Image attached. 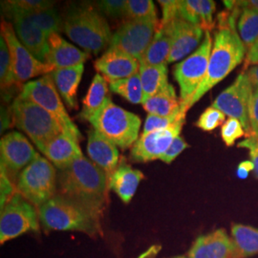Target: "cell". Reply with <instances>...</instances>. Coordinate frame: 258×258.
Wrapping results in <instances>:
<instances>
[{"label":"cell","instance_id":"4316f807","mask_svg":"<svg viewBox=\"0 0 258 258\" xmlns=\"http://www.w3.org/2000/svg\"><path fill=\"white\" fill-rule=\"evenodd\" d=\"M231 240L233 245L232 258L250 257L258 253V229L234 224L231 227Z\"/></svg>","mask_w":258,"mask_h":258},{"label":"cell","instance_id":"8fae6325","mask_svg":"<svg viewBox=\"0 0 258 258\" xmlns=\"http://www.w3.org/2000/svg\"><path fill=\"white\" fill-rule=\"evenodd\" d=\"M1 35L4 37L9 47L12 68L18 84L25 83L40 75L51 74L55 70L52 65L37 60L23 46L17 37L14 28L6 21H2L1 23Z\"/></svg>","mask_w":258,"mask_h":258},{"label":"cell","instance_id":"1f68e13d","mask_svg":"<svg viewBox=\"0 0 258 258\" xmlns=\"http://www.w3.org/2000/svg\"><path fill=\"white\" fill-rule=\"evenodd\" d=\"M8 11H16V10H4ZM19 12V11H17ZM23 14L33 24H35L38 29H40L43 33H45L47 37L52 34H58L63 30V21L60 19L59 15L54 8L44 11H38L33 13H23Z\"/></svg>","mask_w":258,"mask_h":258},{"label":"cell","instance_id":"8992f818","mask_svg":"<svg viewBox=\"0 0 258 258\" xmlns=\"http://www.w3.org/2000/svg\"><path fill=\"white\" fill-rule=\"evenodd\" d=\"M12 115L15 125L23 131L41 152L63 132L54 116L20 95L12 104Z\"/></svg>","mask_w":258,"mask_h":258},{"label":"cell","instance_id":"7bdbcfd3","mask_svg":"<svg viewBox=\"0 0 258 258\" xmlns=\"http://www.w3.org/2000/svg\"><path fill=\"white\" fill-rule=\"evenodd\" d=\"M158 2L160 3L163 11V18L159 23V26H166L178 18L179 0H159Z\"/></svg>","mask_w":258,"mask_h":258},{"label":"cell","instance_id":"b9f144b4","mask_svg":"<svg viewBox=\"0 0 258 258\" xmlns=\"http://www.w3.org/2000/svg\"><path fill=\"white\" fill-rule=\"evenodd\" d=\"M250 137L258 138V87L253 86L249 107Z\"/></svg>","mask_w":258,"mask_h":258},{"label":"cell","instance_id":"f546056e","mask_svg":"<svg viewBox=\"0 0 258 258\" xmlns=\"http://www.w3.org/2000/svg\"><path fill=\"white\" fill-rule=\"evenodd\" d=\"M107 93V82L104 80L102 75L96 74L85 98L83 99V109L80 114V117L83 120H89L102 108L105 100L108 97Z\"/></svg>","mask_w":258,"mask_h":258},{"label":"cell","instance_id":"d6986e66","mask_svg":"<svg viewBox=\"0 0 258 258\" xmlns=\"http://www.w3.org/2000/svg\"><path fill=\"white\" fill-rule=\"evenodd\" d=\"M87 153L93 163L104 171L107 182H109L111 176L120 164L118 148L97 130L92 129L88 135Z\"/></svg>","mask_w":258,"mask_h":258},{"label":"cell","instance_id":"e0dca14e","mask_svg":"<svg viewBox=\"0 0 258 258\" xmlns=\"http://www.w3.org/2000/svg\"><path fill=\"white\" fill-rule=\"evenodd\" d=\"M15 26V32L20 42L37 60L46 63L48 54V37L40 29L33 24L21 13L17 11L5 12Z\"/></svg>","mask_w":258,"mask_h":258},{"label":"cell","instance_id":"484cf974","mask_svg":"<svg viewBox=\"0 0 258 258\" xmlns=\"http://www.w3.org/2000/svg\"><path fill=\"white\" fill-rule=\"evenodd\" d=\"M172 45V35L168 25L158 26L146 53L139 60L140 65L167 64Z\"/></svg>","mask_w":258,"mask_h":258},{"label":"cell","instance_id":"5b68a950","mask_svg":"<svg viewBox=\"0 0 258 258\" xmlns=\"http://www.w3.org/2000/svg\"><path fill=\"white\" fill-rule=\"evenodd\" d=\"M88 121L93 128L123 150L132 148L137 142L142 124L139 116L116 105L110 97Z\"/></svg>","mask_w":258,"mask_h":258},{"label":"cell","instance_id":"ee69618b","mask_svg":"<svg viewBox=\"0 0 258 258\" xmlns=\"http://www.w3.org/2000/svg\"><path fill=\"white\" fill-rule=\"evenodd\" d=\"M187 148H189V146L184 142V139L181 136H178L165 152V154L160 158V160L169 165L175 160L179 154H181Z\"/></svg>","mask_w":258,"mask_h":258},{"label":"cell","instance_id":"277c9868","mask_svg":"<svg viewBox=\"0 0 258 258\" xmlns=\"http://www.w3.org/2000/svg\"><path fill=\"white\" fill-rule=\"evenodd\" d=\"M63 31L75 43L95 55L110 45L113 36L107 21L90 7L69 12L63 21Z\"/></svg>","mask_w":258,"mask_h":258},{"label":"cell","instance_id":"c3c4849f","mask_svg":"<svg viewBox=\"0 0 258 258\" xmlns=\"http://www.w3.org/2000/svg\"><path fill=\"white\" fill-rule=\"evenodd\" d=\"M246 73L248 75L252 86H257L258 87V65L250 66L248 68V71Z\"/></svg>","mask_w":258,"mask_h":258},{"label":"cell","instance_id":"e575fe53","mask_svg":"<svg viewBox=\"0 0 258 258\" xmlns=\"http://www.w3.org/2000/svg\"><path fill=\"white\" fill-rule=\"evenodd\" d=\"M0 83L2 89H7L14 84H18L12 68L9 47L2 35L0 37Z\"/></svg>","mask_w":258,"mask_h":258},{"label":"cell","instance_id":"d4e9b609","mask_svg":"<svg viewBox=\"0 0 258 258\" xmlns=\"http://www.w3.org/2000/svg\"><path fill=\"white\" fill-rule=\"evenodd\" d=\"M83 71L84 66L81 64L71 68L55 69L50 74L59 96L70 109H78L77 92L83 78Z\"/></svg>","mask_w":258,"mask_h":258},{"label":"cell","instance_id":"9c48e42d","mask_svg":"<svg viewBox=\"0 0 258 258\" xmlns=\"http://www.w3.org/2000/svg\"><path fill=\"white\" fill-rule=\"evenodd\" d=\"M19 95L24 99L37 103L54 116L63 131L70 133L79 141L83 139L81 131L76 126L65 109L51 75H45L38 80L25 83Z\"/></svg>","mask_w":258,"mask_h":258},{"label":"cell","instance_id":"ffe728a7","mask_svg":"<svg viewBox=\"0 0 258 258\" xmlns=\"http://www.w3.org/2000/svg\"><path fill=\"white\" fill-rule=\"evenodd\" d=\"M232 240L224 229L201 235L189 249L186 258H232Z\"/></svg>","mask_w":258,"mask_h":258},{"label":"cell","instance_id":"83f0119b","mask_svg":"<svg viewBox=\"0 0 258 258\" xmlns=\"http://www.w3.org/2000/svg\"><path fill=\"white\" fill-rule=\"evenodd\" d=\"M142 105L148 114L161 117L170 116L182 107L181 100L177 98L175 89L171 84L161 92L148 98Z\"/></svg>","mask_w":258,"mask_h":258},{"label":"cell","instance_id":"60d3db41","mask_svg":"<svg viewBox=\"0 0 258 258\" xmlns=\"http://www.w3.org/2000/svg\"><path fill=\"white\" fill-rule=\"evenodd\" d=\"M0 198H1V210L4 209V207L9 202L10 199L13 197V195L17 192L16 184H14L9 176L5 172V170L1 167V173H0Z\"/></svg>","mask_w":258,"mask_h":258},{"label":"cell","instance_id":"8d00e7d4","mask_svg":"<svg viewBox=\"0 0 258 258\" xmlns=\"http://www.w3.org/2000/svg\"><path fill=\"white\" fill-rule=\"evenodd\" d=\"M54 2L45 0H16L2 2L3 10H16L23 13H33L52 9Z\"/></svg>","mask_w":258,"mask_h":258},{"label":"cell","instance_id":"4dcf8cb0","mask_svg":"<svg viewBox=\"0 0 258 258\" xmlns=\"http://www.w3.org/2000/svg\"><path fill=\"white\" fill-rule=\"evenodd\" d=\"M231 4L239 8L237 32L247 50L258 39V10L249 6H238L234 1Z\"/></svg>","mask_w":258,"mask_h":258},{"label":"cell","instance_id":"bcb514c9","mask_svg":"<svg viewBox=\"0 0 258 258\" xmlns=\"http://www.w3.org/2000/svg\"><path fill=\"white\" fill-rule=\"evenodd\" d=\"M249 65H258V39L247 50L244 67L248 68Z\"/></svg>","mask_w":258,"mask_h":258},{"label":"cell","instance_id":"7c38bea8","mask_svg":"<svg viewBox=\"0 0 258 258\" xmlns=\"http://www.w3.org/2000/svg\"><path fill=\"white\" fill-rule=\"evenodd\" d=\"M159 21L128 20L113 34L109 49L121 51L140 60L159 26Z\"/></svg>","mask_w":258,"mask_h":258},{"label":"cell","instance_id":"d590c367","mask_svg":"<svg viewBox=\"0 0 258 258\" xmlns=\"http://www.w3.org/2000/svg\"><path fill=\"white\" fill-rule=\"evenodd\" d=\"M188 108L185 105L182 104V107L180 110L177 111L174 114L167 117H161V116L148 114L142 134H148L154 131L167 128L168 126L173 124L179 118H181L183 115L186 114Z\"/></svg>","mask_w":258,"mask_h":258},{"label":"cell","instance_id":"74e56055","mask_svg":"<svg viewBox=\"0 0 258 258\" xmlns=\"http://www.w3.org/2000/svg\"><path fill=\"white\" fill-rule=\"evenodd\" d=\"M226 115L222 111L210 106L204 111L195 125L204 131H212L226 121Z\"/></svg>","mask_w":258,"mask_h":258},{"label":"cell","instance_id":"f907efd6","mask_svg":"<svg viewBox=\"0 0 258 258\" xmlns=\"http://www.w3.org/2000/svg\"><path fill=\"white\" fill-rule=\"evenodd\" d=\"M157 252H158V248H157L156 246L155 247H152L151 249H148L147 252H145L143 255H141L139 258H150L152 257V256H154L155 254H156Z\"/></svg>","mask_w":258,"mask_h":258},{"label":"cell","instance_id":"9a60e30c","mask_svg":"<svg viewBox=\"0 0 258 258\" xmlns=\"http://www.w3.org/2000/svg\"><path fill=\"white\" fill-rule=\"evenodd\" d=\"M185 114L167 128L142 134L130 150V159L137 163H147L160 159L171 146L184 126Z\"/></svg>","mask_w":258,"mask_h":258},{"label":"cell","instance_id":"44dd1931","mask_svg":"<svg viewBox=\"0 0 258 258\" xmlns=\"http://www.w3.org/2000/svg\"><path fill=\"white\" fill-rule=\"evenodd\" d=\"M87 58H89L87 53L67 42L58 34H52L48 37L46 63L52 65L55 69L83 64Z\"/></svg>","mask_w":258,"mask_h":258},{"label":"cell","instance_id":"f35d334b","mask_svg":"<svg viewBox=\"0 0 258 258\" xmlns=\"http://www.w3.org/2000/svg\"><path fill=\"white\" fill-rule=\"evenodd\" d=\"M246 131L239 120L229 118L224 122L221 127V137L227 147H231L236 140L246 136Z\"/></svg>","mask_w":258,"mask_h":258},{"label":"cell","instance_id":"ba28073f","mask_svg":"<svg viewBox=\"0 0 258 258\" xmlns=\"http://www.w3.org/2000/svg\"><path fill=\"white\" fill-rule=\"evenodd\" d=\"M212 39L209 31L205 32L203 41L191 55L174 66L173 76L180 87V100L187 107V102L203 82L212 53Z\"/></svg>","mask_w":258,"mask_h":258},{"label":"cell","instance_id":"836d02e7","mask_svg":"<svg viewBox=\"0 0 258 258\" xmlns=\"http://www.w3.org/2000/svg\"><path fill=\"white\" fill-rule=\"evenodd\" d=\"M125 17L129 20L158 21L156 7L151 0H127Z\"/></svg>","mask_w":258,"mask_h":258},{"label":"cell","instance_id":"681fc988","mask_svg":"<svg viewBox=\"0 0 258 258\" xmlns=\"http://www.w3.org/2000/svg\"><path fill=\"white\" fill-rule=\"evenodd\" d=\"M238 6H249L258 10V0H249V1H234Z\"/></svg>","mask_w":258,"mask_h":258},{"label":"cell","instance_id":"6da1fadb","mask_svg":"<svg viewBox=\"0 0 258 258\" xmlns=\"http://www.w3.org/2000/svg\"><path fill=\"white\" fill-rule=\"evenodd\" d=\"M228 9L231 12L230 14L222 13L218 16L219 24L214 34L208 71L203 82L187 102L188 109L234 70L247 55V48L235 28V19L238 18L239 8L230 4Z\"/></svg>","mask_w":258,"mask_h":258},{"label":"cell","instance_id":"ac0fdd59","mask_svg":"<svg viewBox=\"0 0 258 258\" xmlns=\"http://www.w3.org/2000/svg\"><path fill=\"white\" fill-rule=\"evenodd\" d=\"M167 25L170 28L172 35V45L168 63L180 60L190 54L205 36V31L200 26L180 18H176Z\"/></svg>","mask_w":258,"mask_h":258},{"label":"cell","instance_id":"d6a6232c","mask_svg":"<svg viewBox=\"0 0 258 258\" xmlns=\"http://www.w3.org/2000/svg\"><path fill=\"white\" fill-rule=\"evenodd\" d=\"M111 91L119 94L123 99L132 104H140L144 102V91L138 74L110 83Z\"/></svg>","mask_w":258,"mask_h":258},{"label":"cell","instance_id":"7a4b0ae2","mask_svg":"<svg viewBox=\"0 0 258 258\" xmlns=\"http://www.w3.org/2000/svg\"><path fill=\"white\" fill-rule=\"evenodd\" d=\"M108 182L101 167L84 156L58 169L56 194L100 216L107 199Z\"/></svg>","mask_w":258,"mask_h":258},{"label":"cell","instance_id":"3957f363","mask_svg":"<svg viewBox=\"0 0 258 258\" xmlns=\"http://www.w3.org/2000/svg\"><path fill=\"white\" fill-rule=\"evenodd\" d=\"M37 210L39 221L46 231H82L95 234L100 227L99 215L58 194Z\"/></svg>","mask_w":258,"mask_h":258},{"label":"cell","instance_id":"5bb4252c","mask_svg":"<svg viewBox=\"0 0 258 258\" xmlns=\"http://www.w3.org/2000/svg\"><path fill=\"white\" fill-rule=\"evenodd\" d=\"M38 155L27 138L19 132H11L1 139V167L15 184L21 171L34 162Z\"/></svg>","mask_w":258,"mask_h":258},{"label":"cell","instance_id":"816d5d0a","mask_svg":"<svg viewBox=\"0 0 258 258\" xmlns=\"http://www.w3.org/2000/svg\"><path fill=\"white\" fill-rule=\"evenodd\" d=\"M174 258H186L184 255H180V256H175Z\"/></svg>","mask_w":258,"mask_h":258},{"label":"cell","instance_id":"2e32d148","mask_svg":"<svg viewBox=\"0 0 258 258\" xmlns=\"http://www.w3.org/2000/svg\"><path fill=\"white\" fill-rule=\"evenodd\" d=\"M95 69L102 75L107 83L118 82L138 74V59L121 51L109 49L95 61Z\"/></svg>","mask_w":258,"mask_h":258},{"label":"cell","instance_id":"603a6c76","mask_svg":"<svg viewBox=\"0 0 258 258\" xmlns=\"http://www.w3.org/2000/svg\"><path fill=\"white\" fill-rule=\"evenodd\" d=\"M215 9L216 4L212 0H181L178 4V18L210 32L215 26Z\"/></svg>","mask_w":258,"mask_h":258},{"label":"cell","instance_id":"30bf717a","mask_svg":"<svg viewBox=\"0 0 258 258\" xmlns=\"http://www.w3.org/2000/svg\"><path fill=\"white\" fill-rule=\"evenodd\" d=\"M39 222L37 207L17 191L1 210L0 243L3 244L28 231H38Z\"/></svg>","mask_w":258,"mask_h":258},{"label":"cell","instance_id":"7402d4cb","mask_svg":"<svg viewBox=\"0 0 258 258\" xmlns=\"http://www.w3.org/2000/svg\"><path fill=\"white\" fill-rule=\"evenodd\" d=\"M79 142L75 136L63 131L48 144L42 153L57 169H63L75 160L83 156Z\"/></svg>","mask_w":258,"mask_h":258},{"label":"cell","instance_id":"f6af8a7d","mask_svg":"<svg viewBox=\"0 0 258 258\" xmlns=\"http://www.w3.org/2000/svg\"><path fill=\"white\" fill-rule=\"evenodd\" d=\"M238 148H247L249 149L250 162L254 166V175L258 179V138L256 137H249V138L240 142L237 145Z\"/></svg>","mask_w":258,"mask_h":258},{"label":"cell","instance_id":"ab89813d","mask_svg":"<svg viewBox=\"0 0 258 258\" xmlns=\"http://www.w3.org/2000/svg\"><path fill=\"white\" fill-rule=\"evenodd\" d=\"M97 5L102 14L112 18H120L126 14L127 0H102Z\"/></svg>","mask_w":258,"mask_h":258},{"label":"cell","instance_id":"4fadbf2b","mask_svg":"<svg viewBox=\"0 0 258 258\" xmlns=\"http://www.w3.org/2000/svg\"><path fill=\"white\" fill-rule=\"evenodd\" d=\"M253 86L246 72L237 76L234 83L215 99L212 106L222 111L229 118L239 120L246 131L248 138L250 137L249 121V107Z\"/></svg>","mask_w":258,"mask_h":258},{"label":"cell","instance_id":"cb8c5ba5","mask_svg":"<svg viewBox=\"0 0 258 258\" xmlns=\"http://www.w3.org/2000/svg\"><path fill=\"white\" fill-rule=\"evenodd\" d=\"M145 178L143 172L134 169L124 162L119 164L108 182V189H112L124 204H128L136 194L139 184Z\"/></svg>","mask_w":258,"mask_h":258},{"label":"cell","instance_id":"52a82bcc","mask_svg":"<svg viewBox=\"0 0 258 258\" xmlns=\"http://www.w3.org/2000/svg\"><path fill=\"white\" fill-rule=\"evenodd\" d=\"M57 172L46 158L38 155L19 174L17 191L37 209L56 194Z\"/></svg>","mask_w":258,"mask_h":258},{"label":"cell","instance_id":"7dc6e473","mask_svg":"<svg viewBox=\"0 0 258 258\" xmlns=\"http://www.w3.org/2000/svg\"><path fill=\"white\" fill-rule=\"evenodd\" d=\"M253 170H254V166L252 165V163L249 161H245L240 163L237 168V175L241 179H244L249 175L250 171H253Z\"/></svg>","mask_w":258,"mask_h":258},{"label":"cell","instance_id":"f1b7e54d","mask_svg":"<svg viewBox=\"0 0 258 258\" xmlns=\"http://www.w3.org/2000/svg\"><path fill=\"white\" fill-rule=\"evenodd\" d=\"M167 73V64L140 65L139 76L144 91V102L169 85Z\"/></svg>","mask_w":258,"mask_h":258}]
</instances>
